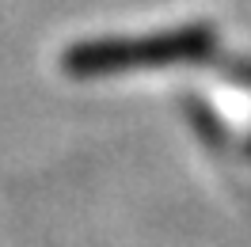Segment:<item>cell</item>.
I'll return each mask as SVG.
<instances>
[]
</instances>
